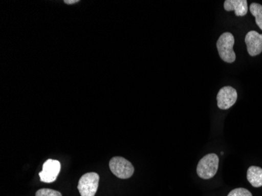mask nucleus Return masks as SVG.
Here are the masks:
<instances>
[{
  "instance_id": "f257e3e1",
  "label": "nucleus",
  "mask_w": 262,
  "mask_h": 196,
  "mask_svg": "<svg viewBox=\"0 0 262 196\" xmlns=\"http://www.w3.org/2000/svg\"><path fill=\"white\" fill-rule=\"evenodd\" d=\"M219 158L214 153L206 155L200 159L196 168L198 176L202 179L208 180L213 178L219 169Z\"/></svg>"
},
{
  "instance_id": "f03ea898",
  "label": "nucleus",
  "mask_w": 262,
  "mask_h": 196,
  "mask_svg": "<svg viewBox=\"0 0 262 196\" xmlns=\"http://www.w3.org/2000/svg\"><path fill=\"white\" fill-rule=\"evenodd\" d=\"M235 39L230 32H225L219 37L217 48L221 58L227 63H233L235 60V54L233 51Z\"/></svg>"
},
{
  "instance_id": "7ed1b4c3",
  "label": "nucleus",
  "mask_w": 262,
  "mask_h": 196,
  "mask_svg": "<svg viewBox=\"0 0 262 196\" xmlns=\"http://www.w3.org/2000/svg\"><path fill=\"white\" fill-rule=\"evenodd\" d=\"M110 168L112 173L120 179H128L135 173L132 163L120 156H116L110 160Z\"/></svg>"
},
{
  "instance_id": "20e7f679",
  "label": "nucleus",
  "mask_w": 262,
  "mask_h": 196,
  "mask_svg": "<svg viewBox=\"0 0 262 196\" xmlns=\"http://www.w3.org/2000/svg\"><path fill=\"white\" fill-rule=\"evenodd\" d=\"M99 175L94 172L82 175L77 187L80 195L95 196L99 185Z\"/></svg>"
},
{
  "instance_id": "39448f33",
  "label": "nucleus",
  "mask_w": 262,
  "mask_h": 196,
  "mask_svg": "<svg viewBox=\"0 0 262 196\" xmlns=\"http://www.w3.org/2000/svg\"><path fill=\"white\" fill-rule=\"evenodd\" d=\"M61 163L55 159H47L43 163L42 170L39 172L40 181L44 183H53L57 180L61 171Z\"/></svg>"
},
{
  "instance_id": "423d86ee",
  "label": "nucleus",
  "mask_w": 262,
  "mask_h": 196,
  "mask_svg": "<svg viewBox=\"0 0 262 196\" xmlns=\"http://www.w3.org/2000/svg\"><path fill=\"white\" fill-rule=\"evenodd\" d=\"M237 91L232 86H224L217 95V106L222 110H227L236 102Z\"/></svg>"
},
{
  "instance_id": "0eeeda50",
  "label": "nucleus",
  "mask_w": 262,
  "mask_h": 196,
  "mask_svg": "<svg viewBox=\"0 0 262 196\" xmlns=\"http://www.w3.org/2000/svg\"><path fill=\"white\" fill-rule=\"evenodd\" d=\"M247 51L251 57L259 55L262 52V34L255 31H251L245 37Z\"/></svg>"
},
{
  "instance_id": "6e6552de",
  "label": "nucleus",
  "mask_w": 262,
  "mask_h": 196,
  "mask_svg": "<svg viewBox=\"0 0 262 196\" xmlns=\"http://www.w3.org/2000/svg\"><path fill=\"white\" fill-rule=\"evenodd\" d=\"M224 8L226 11L234 10L238 17H244L248 12V4L247 0H225Z\"/></svg>"
},
{
  "instance_id": "1a4fd4ad",
  "label": "nucleus",
  "mask_w": 262,
  "mask_h": 196,
  "mask_svg": "<svg viewBox=\"0 0 262 196\" xmlns=\"http://www.w3.org/2000/svg\"><path fill=\"white\" fill-rule=\"evenodd\" d=\"M247 180L254 188L262 186V169L258 166H252L247 170Z\"/></svg>"
},
{
  "instance_id": "9d476101",
  "label": "nucleus",
  "mask_w": 262,
  "mask_h": 196,
  "mask_svg": "<svg viewBox=\"0 0 262 196\" xmlns=\"http://www.w3.org/2000/svg\"><path fill=\"white\" fill-rule=\"evenodd\" d=\"M250 10L254 17L257 26L262 30V5L256 3H253L250 6Z\"/></svg>"
},
{
  "instance_id": "9b49d317",
  "label": "nucleus",
  "mask_w": 262,
  "mask_h": 196,
  "mask_svg": "<svg viewBox=\"0 0 262 196\" xmlns=\"http://www.w3.org/2000/svg\"><path fill=\"white\" fill-rule=\"evenodd\" d=\"M35 196H62L61 192L55 190L49 189V188H42L38 190L35 193Z\"/></svg>"
},
{
  "instance_id": "f8f14e48",
  "label": "nucleus",
  "mask_w": 262,
  "mask_h": 196,
  "mask_svg": "<svg viewBox=\"0 0 262 196\" xmlns=\"http://www.w3.org/2000/svg\"><path fill=\"white\" fill-rule=\"evenodd\" d=\"M228 196H253L251 191L246 188H239L232 190L229 193Z\"/></svg>"
},
{
  "instance_id": "ddd939ff",
  "label": "nucleus",
  "mask_w": 262,
  "mask_h": 196,
  "mask_svg": "<svg viewBox=\"0 0 262 196\" xmlns=\"http://www.w3.org/2000/svg\"><path fill=\"white\" fill-rule=\"evenodd\" d=\"M79 0H64V3L66 4H74L79 3Z\"/></svg>"
}]
</instances>
